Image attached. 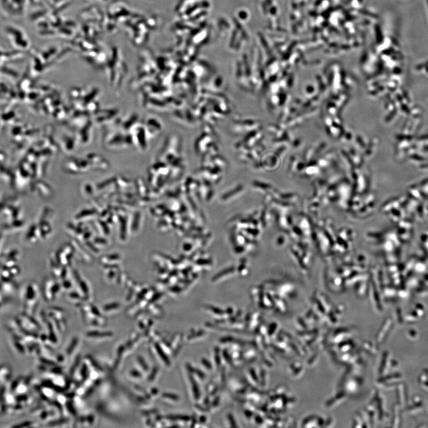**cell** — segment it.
Returning <instances> with one entry per match:
<instances>
[{"label":"cell","mask_w":428,"mask_h":428,"mask_svg":"<svg viewBox=\"0 0 428 428\" xmlns=\"http://www.w3.org/2000/svg\"><path fill=\"white\" fill-rule=\"evenodd\" d=\"M171 418L175 420L187 421L190 419L189 417L186 416H171Z\"/></svg>","instance_id":"6da1fadb"},{"label":"cell","mask_w":428,"mask_h":428,"mask_svg":"<svg viewBox=\"0 0 428 428\" xmlns=\"http://www.w3.org/2000/svg\"><path fill=\"white\" fill-rule=\"evenodd\" d=\"M163 397H165V398H166L172 399L173 400H175V401H177V400H179L178 396H177L175 394H169V393H166V394H163Z\"/></svg>","instance_id":"7a4b0ae2"},{"label":"cell","mask_w":428,"mask_h":428,"mask_svg":"<svg viewBox=\"0 0 428 428\" xmlns=\"http://www.w3.org/2000/svg\"><path fill=\"white\" fill-rule=\"evenodd\" d=\"M203 364L204 365H205V366H206V367L208 368V369H211L212 368L211 364L210 363H209V361L207 360L204 359L203 360Z\"/></svg>","instance_id":"3957f363"}]
</instances>
